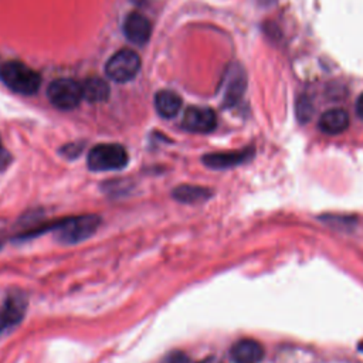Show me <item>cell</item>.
<instances>
[{
	"mask_svg": "<svg viewBox=\"0 0 363 363\" xmlns=\"http://www.w3.org/2000/svg\"><path fill=\"white\" fill-rule=\"evenodd\" d=\"M224 79L225 82L223 92V104L224 106H233L241 99L245 91V74L240 65H233L228 68Z\"/></svg>",
	"mask_w": 363,
	"mask_h": 363,
	"instance_id": "30bf717a",
	"label": "cell"
},
{
	"mask_svg": "<svg viewBox=\"0 0 363 363\" xmlns=\"http://www.w3.org/2000/svg\"><path fill=\"white\" fill-rule=\"evenodd\" d=\"M230 357L234 363H259L264 357V347L254 339H240L231 346Z\"/></svg>",
	"mask_w": 363,
	"mask_h": 363,
	"instance_id": "8fae6325",
	"label": "cell"
},
{
	"mask_svg": "<svg viewBox=\"0 0 363 363\" xmlns=\"http://www.w3.org/2000/svg\"><path fill=\"white\" fill-rule=\"evenodd\" d=\"M0 79L11 91L23 95L35 94L41 84L38 72L17 60H10L0 65Z\"/></svg>",
	"mask_w": 363,
	"mask_h": 363,
	"instance_id": "7a4b0ae2",
	"label": "cell"
},
{
	"mask_svg": "<svg viewBox=\"0 0 363 363\" xmlns=\"http://www.w3.org/2000/svg\"><path fill=\"white\" fill-rule=\"evenodd\" d=\"M27 309V296L21 291L10 292L0 305V335L21 322Z\"/></svg>",
	"mask_w": 363,
	"mask_h": 363,
	"instance_id": "8992f818",
	"label": "cell"
},
{
	"mask_svg": "<svg viewBox=\"0 0 363 363\" xmlns=\"http://www.w3.org/2000/svg\"><path fill=\"white\" fill-rule=\"evenodd\" d=\"M155 108L162 118H173L182 108V98L173 91H159L155 95Z\"/></svg>",
	"mask_w": 363,
	"mask_h": 363,
	"instance_id": "4fadbf2b",
	"label": "cell"
},
{
	"mask_svg": "<svg viewBox=\"0 0 363 363\" xmlns=\"http://www.w3.org/2000/svg\"><path fill=\"white\" fill-rule=\"evenodd\" d=\"M356 112H357V115L363 119V94L357 98V101H356Z\"/></svg>",
	"mask_w": 363,
	"mask_h": 363,
	"instance_id": "ffe728a7",
	"label": "cell"
},
{
	"mask_svg": "<svg viewBox=\"0 0 363 363\" xmlns=\"http://www.w3.org/2000/svg\"><path fill=\"white\" fill-rule=\"evenodd\" d=\"M140 68V58L138 52L130 48L116 51L105 64V74L116 82L130 81Z\"/></svg>",
	"mask_w": 363,
	"mask_h": 363,
	"instance_id": "5b68a950",
	"label": "cell"
},
{
	"mask_svg": "<svg viewBox=\"0 0 363 363\" xmlns=\"http://www.w3.org/2000/svg\"><path fill=\"white\" fill-rule=\"evenodd\" d=\"M172 196L174 200L186 204H194L206 201L211 197V190L203 186H193V184H180L173 189Z\"/></svg>",
	"mask_w": 363,
	"mask_h": 363,
	"instance_id": "5bb4252c",
	"label": "cell"
},
{
	"mask_svg": "<svg viewBox=\"0 0 363 363\" xmlns=\"http://www.w3.org/2000/svg\"><path fill=\"white\" fill-rule=\"evenodd\" d=\"M199 363H223L221 360H218L217 357H214V356H210V357H206V359H203L201 362H199Z\"/></svg>",
	"mask_w": 363,
	"mask_h": 363,
	"instance_id": "44dd1931",
	"label": "cell"
},
{
	"mask_svg": "<svg viewBox=\"0 0 363 363\" xmlns=\"http://www.w3.org/2000/svg\"><path fill=\"white\" fill-rule=\"evenodd\" d=\"M82 95L88 102H104L109 96V85L105 79L91 77L82 84Z\"/></svg>",
	"mask_w": 363,
	"mask_h": 363,
	"instance_id": "9a60e30c",
	"label": "cell"
},
{
	"mask_svg": "<svg viewBox=\"0 0 363 363\" xmlns=\"http://www.w3.org/2000/svg\"><path fill=\"white\" fill-rule=\"evenodd\" d=\"M101 217L98 214H79L57 220L51 224L35 227L23 234L24 238L43 234L48 230L54 231L55 240L61 244H78L89 238L99 227Z\"/></svg>",
	"mask_w": 363,
	"mask_h": 363,
	"instance_id": "6da1fadb",
	"label": "cell"
},
{
	"mask_svg": "<svg viewBox=\"0 0 363 363\" xmlns=\"http://www.w3.org/2000/svg\"><path fill=\"white\" fill-rule=\"evenodd\" d=\"M47 96L58 109H74L79 105L81 99H84L82 84L71 78H58L48 85Z\"/></svg>",
	"mask_w": 363,
	"mask_h": 363,
	"instance_id": "277c9868",
	"label": "cell"
},
{
	"mask_svg": "<svg viewBox=\"0 0 363 363\" xmlns=\"http://www.w3.org/2000/svg\"><path fill=\"white\" fill-rule=\"evenodd\" d=\"M152 24L150 21L140 13L132 11L126 16L123 21V34L132 44L143 45L150 38Z\"/></svg>",
	"mask_w": 363,
	"mask_h": 363,
	"instance_id": "9c48e42d",
	"label": "cell"
},
{
	"mask_svg": "<svg viewBox=\"0 0 363 363\" xmlns=\"http://www.w3.org/2000/svg\"><path fill=\"white\" fill-rule=\"evenodd\" d=\"M349 123H350L349 113L345 109L333 108V109L325 111L320 115L318 126L326 135H339L349 128Z\"/></svg>",
	"mask_w": 363,
	"mask_h": 363,
	"instance_id": "7c38bea8",
	"label": "cell"
},
{
	"mask_svg": "<svg viewBox=\"0 0 363 363\" xmlns=\"http://www.w3.org/2000/svg\"><path fill=\"white\" fill-rule=\"evenodd\" d=\"M359 349L363 352V342H360V343H359Z\"/></svg>",
	"mask_w": 363,
	"mask_h": 363,
	"instance_id": "7402d4cb",
	"label": "cell"
},
{
	"mask_svg": "<svg viewBox=\"0 0 363 363\" xmlns=\"http://www.w3.org/2000/svg\"><path fill=\"white\" fill-rule=\"evenodd\" d=\"M217 126V116L206 106H189L182 119V128L193 133H210Z\"/></svg>",
	"mask_w": 363,
	"mask_h": 363,
	"instance_id": "52a82bcc",
	"label": "cell"
},
{
	"mask_svg": "<svg viewBox=\"0 0 363 363\" xmlns=\"http://www.w3.org/2000/svg\"><path fill=\"white\" fill-rule=\"evenodd\" d=\"M254 155L252 147H245L241 150H231V152H216V153H207L201 157L203 163L210 169H228L238 166L241 163H245L250 160Z\"/></svg>",
	"mask_w": 363,
	"mask_h": 363,
	"instance_id": "ba28073f",
	"label": "cell"
},
{
	"mask_svg": "<svg viewBox=\"0 0 363 363\" xmlns=\"http://www.w3.org/2000/svg\"><path fill=\"white\" fill-rule=\"evenodd\" d=\"M129 162L128 152L118 143H101L88 152L86 163L94 172H112L123 169Z\"/></svg>",
	"mask_w": 363,
	"mask_h": 363,
	"instance_id": "3957f363",
	"label": "cell"
},
{
	"mask_svg": "<svg viewBox=\"0 0 363 363\" xmlns=\"http://www.w3.org/2000/svg\"><path fill=\"white\" fill-rule=\"evenodd\" d=\"M296 116L301 122H308L312 116V104L309 98L302 96L296 102Z\"/></svg>",
	"mask_w": 363,
	"mask_h": 363,
	"instance_id": "2e32d148",
	"label": "cell"
},
{
	"mask_svg": "<svg viewBox=\"0 0 363 363\" xmlns=\"http://www.w3.org/2000/svg\"><path fill=\"white\" fill-rule=\"evenodd\" d=\"M61 152H62L64 156H68V157L74 159V157H77V156L81 155V152H82V145H81V143H69V145L64 146V147L61 149Z\"/></svg>",
	"mask_w": 363,
	"mask_h": 363,
	"instance_id": "ac0fdd59",
	"label": "cell"
},
{
	"mask_svg": "<svg viewBox=\"0 0 363 363\" xmlns=\"http://www.w3.org/2000/svg\"><path fill=\"white\" fill-rule=\"evenodd\" d=\"M163 363H193L190 360V357L183 353V352H172L170 354L166 356L164 362Z\"/></svg>",
	"mask_w": 363,
	"mask_h": 363,
	"instance_id": "e0dca14e",
	"label": "cell"
},
{
	"mask_svg": "<svg viewBox=\"0 0 363 363\" xmlns=\"http://www.w3.org/2000/svg\"><path fill=\"white\" fill-rule=\"evenodd\" d=\"M10 162H11V155H10L9 150L3 146L1 139H0V172L6 170L7 166L10 164Z\"/></svg>",
	"mask_w": 363,
	"mask_h": 363,
	"instance_id": "d6986e66",
	"label": "cell"
},
{
	"mask_svg": "<svg viewBox=\"0 0 363 363\" xmlns=\"http://www.w3.org/2000/svg\"><path fill=\"white\" fill-rule=\"evenodd\" d=\"M0 248H1V241H0Z\"/></svg>",
	"mask_w": 363,
	"mask_h": 363,
	"instance_id": "603a6c76",
	"label": "cell"
}]
</instances>
